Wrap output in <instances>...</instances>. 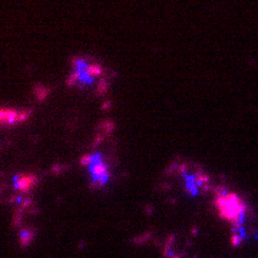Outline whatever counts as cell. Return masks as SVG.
<instances>
[{"label": "cell", "instance_id": "obj_5", "mask_svg": "<svg viewBox=\"0 0 258 258\" xmlns=\"http://www.w3.org/2000/svg\"><path fill=\"white\" fill-rule=\"evenodd\" d=\"M30 111L29 109H16V108H1L0 111V120L4 126H14L19 123H23L29 119Z\"/></svg>", "mask_w": 258, "mask_h": 258}, {"label": "cell", "instance_id": "obj_7", "mask_svg": "<svg viewBox=\"0 0 258 258\" xmlns=\"http://www.w3.org/2000/svg\"><path fill=\"white\" fill-rule=\"evenodd\" d=\"M165 257L166 258H182L184 257V247L181 235L172 234L165 244Z\"/></svg>", "mask_w": 258, "mask_h": 258}, {"label": "cell", "instance_id": "obj_6", "mask_svg": "<svg viewBox=\"0 0 258 258\" xmlns=\"http://www.w3.org/2000/svg\"><path fill=\"white\" fill-rule=\"evenodd\" d=\"M39 184V176L33 174H17L12 178V186L17 195H29V192Z\"/></svg>", "mask_w": 258, "mask_h": 258}, {"label": "cell", "instance_id": "obj_1", "mask_svg": "<svg viewBox=\"0 0 258 258\" xmlns=\"http://www.w3.org/2000/svg\"><path fill=\"white\" fill-rule=\"evenodd\" d=\"M66 85L79 89L96 88L98 92H105L108 89V80L103 78L102 64L83 56H75L72 59V72L66 79Z\"/></svg>", "mask_w": 258, "mask_h": 258}, {"label": "cell", "instance_id": "obj_4", "mask_svg": "<svg viewBox=\"0 0 258 258\" xmlns=\"http://www.w3.org/2000/svg\"><path fill=\"white\" fill-rule=\"evenodd\" d=\"M82 166L86 168L89 185L93 189H101L105 185L109 184L112 176L111 165L108 158L99 151H92L86 155H83L80 159Z\"/></svg>", "mask_w": 258, "mask_h": 258}, {"label": "cell", "instance_id": "obj_8", "mask_svg": "<svg viewBox=\"0 0 258 258\" xmlns=\"http://www.w3.org/2000/svg\"><path fill=\"white\" fill-rule=\"evenodd\" d=\"M35 238V230L33 228H23L19 231V241L23 247L29 245Z\"/></svg>", "mask_w": 258, "mask_h": 258}, {"label": "cell", "instance_id": "obj_2", "mask_svg": "<svg viewBox=\"0 0 258 258\" xmlns=\"http://www.w3.org/2000/svg\"><path fill=\"white\" fill-rule=\"evenodd\" d=\"M176 174L181 178L184 191L189 196H199L208 191H215L212 178L202 168L194 162H179L175 165Z\"/></svg>", "mask_w": 258, "mask_h": 258}, {"label": "cell", "instance_id": "obj_3", "mask_svg": "<svg viewBox=\"0 0 258 258\" xmlns=\"http://www.w3.org/2000/svg\"><path fill=\"white\" fill-rule=\"evenodd\" d=\"M214 192H215L214 205H215L217 211L222 220L228 221L231 225H234L238 221L251 215V211H249L247 202L237 194L228 192L222 186L215 188Z\"/></svg>", "mask_w": 258, "mask_h": 258}]
</instances>
